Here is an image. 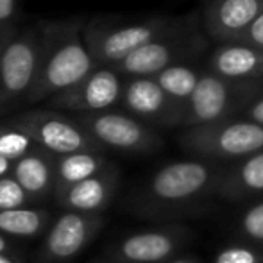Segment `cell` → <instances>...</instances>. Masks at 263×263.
I'll use <instances>...</instances> for the list:
<instances>
[{
  "label": "cell",
  "instance_id": "cell-1",
  "mask_svg": "<svg viewBox=\"0 0 263 263\" xmlns=\"http://www.w3.org/2000/svg\"><path fill=\"white\" fill-rule=\"evenodd\" d=\"M86 22V16L76 14L40 20L36 24L40 34L38 77L29 97V106L50 101L97 68L84 40Z\"/></svg>",
  "mask_w": 263,
  "mask_h": 263
},
{
  "label": "cell",
  "instance_id": "cell-2",
  "mask_svg": "<svg viewBox=\"0 0 263 263\" xmlns=\"http://www.w3.org/2000/svg\"><path fill=\"white\" fill-rule=\"evenodd\" d=\"M197 14L149 16L124 20L120 16H91L84 27V40L97 66H115L143 45L184 27Z\"/></svg>",
  "mask_w": 263,
  "mask_h": 263
},
{
  "label": "cell",
  "instance_id": "cell-3",
  "mask_svg": "<svg viewBox=\"0 0 263 263\" xmlns=\"http://www.w3.org/2000/svg\"><path fill=\"white\" fill-rule=\"evenodd\" d=\"M40 34L36 25L22 27L0 55V117L29 106L38 77Z\"/></svg>",
  "mask_w": 263,
  "mask_h": 263
},
{
  "label": "cell",
  "instance_id": "cell-4",
  "mask_svg": "<svg viewBox=\"0 0 263 263\" xmlns=\"http://www.w3.org/2000/svg\"><path fill=\"white\" fill-rule=\"evenodd\" d=\"M263 91V81H233L213 72H202L194 95L184 107L188 127L229 120V115L249 106Z\"/></svg>",
  "mask_w": 263,
  "mask_h": 263
},
{
  "label": "cell",
  "instance_id": "cell-5",
  "mask_svg": "<svg viewBox=\"0 0 263 263\" xmlns=\"http://www.w3.org/2000/svg\"><path fill=\"white\" fill-rule=\"evenodd\" d=\"M206 45L208 36H204V31L199 29V20L195 18L184 27L143 45L113 68L125 79L154 77L168 66L183 65L192 58H197L201 52H204Z\"/></svg>",
  "mask_w": 263,
  "mask_h": 263
},
{
  "label": "cell",
  "instance_id": "cell-6",
  "mask_svg": "<svg viewBox=\"0 0 263 263\" xmlns=\"http://www.w3.org/2000/svg\"><path fill=\"white\" fill-rule=\"evenodd\" d=\"M11 120L20 125L38 147L65 156L72 153H104L101 145L88 135L73 115L50 107H32L11 115Z\"/></svg>",
  "mask_w": 263,
  "mask_h": 263
},
{
  "label": "cell",
  "instance_id": "cell-7",
  "mask_svg": "<svg viewBox=\"0 0 263 263\" xmlns=\"http://www.w3.org/2000/svg\"><path fill=\"white\" fill-rule=\"evenodd\" d=\"M188 151L208 156L242 158L263 151V125L251 120H222L195 125L181 136Z\"/></svg>",
  "mask_w": 263,
  "mask_h": 263
},
{
  "label": "cell",
  "instance_id": "cell-8",
  "mask_svg": "<svg viewBox=\"0 0 263 263\" xmlns=\"http://www.w3.org/2000/svg\"><path fill=\"white\" fill-rule=\"evenodd\" d=\"M73 117L102 149L122 153H151L161 143L154 129L125 111L107 109Z\"/></svg>",
  "mask_w": 263,
  "mask_h": 263
},
{
  "label": "cell",
  "instance_id": "cell-9",
  "mask_svg": "<svg viewBox=\"0 0 263 263\" xmlns=\"http://www.w3.org/2000/svg\"><path fill=\"white\" fill-rule=\"evenodd\" d=\"M124 83L125 77H122L113 66H97L76 86L47 101L45 107L68 115L113 109L117 104H120Z\"/></svg>",
  "mask_w": 263,
  "mask_h": 263
},
{
  "label": "cell",
  "instance_id": "cell-10",
  "mask_svg": "<svg viewBox=\"0 0 263 263\" xmlns=\"http://www.w3.org/2000/svg\"><path fill=\"white\" fill-rule=\"evenodd\" d=\"M102 215L66 211L50 224L40 251V263H72L99 235Z\"/></svg>",
  "mask_w": 263,
  "mask_h": 263
},
{
  "label": "cell",
  "instance_id": "cell-11",
  "mask_svg": "<svg viewBox=\"0 0 263 263\" xmlns=\"http://www.w3.org/2000/svg\"><path fill=\"white\" fill-rule=\"evenodd\" d=\"M120 104L125 113L133 115L143 124H184V107L168 97L154 77H127Z\"/></svg>",
  "mask_w": 263,
  "mask_h": 263
},
{
  "label": "cell",
  "instance_id": "cell-12",
  "mask_svg": "<svg viewBox=\"0 0 263 263\" xmlns=\"http://www.w3.org/2000/svg\"><path fill=\"white\" fill-rule=\"evenodd\" d=\"M263 13V0H210L202 13V29L218 45L235 43Z\"/></svg>",
  "mask_w": 263,
  "mask_h": 263
},
{
  "label": "cell",
  "instance_id": "cell-13",
  "mask_svg": "<svg viewBox=\"0 0 263 263\" xmlns=\"http://www.w3.org/2000/svg\"><path fill=\"white\" fill-rule=\"evenodd\" d=\"M210 181L208 165L201 161H177L159 168L151 179L149 194L156 201L177 202L195 195Z\"/></svg>",
  "mask_w": 263,
  "mask_h": 263
},
{
  "label": "cell",
  "instance_id": "cell-14",
  "mask_svg": "<svg viewBox=\"0 0 263 263\" xmlns=\"http://www.w3.org/2000/svg\"><path fill=\"white\" fill-rule=\"evenodd\" d=\"M118 172L115 166L107 165L101 174L76 183L72 186L55 188L54 197L61 208L77 213L99 215L107 208L117 190Z\"/></svg>",
  "mask_w": 263,
  "mask_h": 263
},
{
  "label": "cell",
  "instance_id": "cell-15",
  "mask_svg": "<svg viewBox=\"0 0 263 263\" xmlns=\"http://www.w3.org/2000/svg\"><path fill=\"white\" fill-rule=\"evenodd\" d=\"M11 177H14L38 204L55 192V156L42 147H36L13 163Z\"/></svg>",
  "mask_w": 263,
  "mask_h": 263
},
{
  "label": "cell",
  "instance_id": "cell-16",
  "mask_svg": "<svg viewBox=\"0 0 263 263\" xmlns=\"http://www.w3.org/2000/svg\"><path fill=\"white\" fill-rule=\"evenodd\" d=\"M210 72L233 81H263V50L242 43L218 45L210 55Z\"/></svg>",
  "mask_w": 263,
  "mask_h": 263
},
{
  "label": "cell",
  "instance_id": "cell-17",
  "mask_svg": "<svg viewBox=\"0 0 263 263\" xmlns=\"http://www.w3.org/2000/svg\"><path fill=\"white\" fill-rule=\"evenodd\" d=\"M174 238L161 231H143L125 236L115 249V256L127 263H156L174 251Z\"/></svg>",
  "mask_w": 263,
  "mask_h": 263
},
{
  "label": "cell",
  "instance_id": "cell-18",
  "mask_svg": "<svg viewBox=\"0 0 263 263\" xmlns=\"http://www.w3.org/2000/svg\"><path fill=\"white\" fill-rule=\"evenodd\" d=\"M107 163L102 153H72L55 156V188L72 186L101 174Z\"/></svg>",
  "mask_w": 263,
  "mask_h": 263
},
{
  "label": "cell",
  "instance_id": "cell-19",
  "mask_svg": "<svg viewBox=\"0 0 263 263\" xmlns=\"http://www.w3.org/2000/svg\"><path fill=\"white\" fill-rule=\"evenodd\" d=\"M50 228V213L42 208H16L0 211V233L16 238H38Z\"/></svg>",
  "mask_w": 263,
  "mask_h": 263
},
{
  "label": "cell",
  "instance_id": "cell-20",
  "mask_svg": "<svg viewBox=\"0 0 263 263\" xmlns=\"http://www.w3.org/2000/svg\"><path fill=\"white\" fill-rule=\"evenodd\" d=\"M201 76L202 72H199L197 68L186 65V63H183V65L168 66L163 72H159L158 76H154V79L166 91L168 97H172L177 104L186 107L188 101H190L195 88H197Z\"/></svg>",
  "mask_w": 263,
  "mask_h": 263
},
{
  "label": "cell",
  "instance_id": "cell-21",
  "mask_svg": "<svg viewBox=\"0 0 263 263\" xmlns=\"http://www.w3.org/2000/svg\"><path fill=\"white\" fill-rule=\"evenodd\" d=\"M36 143L20 125H16L9 117L0 122V154L9 161H18L36 149Z\"/></svg>",
  "mask_w": 263,
  "mask_h": 263
},
{
  "label": "cell",
  "instance_id": "cell-22",
  "mask_svg": "<svg viewBox=\"0 0 263 263\" xmlns=\"http://www.w3.org/2000/svg\"><path fill=\"white\" fill-rule=\"evenodd\" d=\"M34 204L36 202L31 199V195L16 183L14 177H0V211L31 208Z\"/></svg>",
  "mask_w": 263,
  "mask_h": 263
},
{
  "label": "cell",
  "instance_id": "cell-23",
  "mask_svg": "<svg viewBox=\"0 0 263 263\" xmlns=\"http://www.w3.org/2000/svg\"><path fill=\"white\" fill-rule=\"evenodd\" d=\"M236 179L246 190L263 192V151L249 156L240 165Z\"/></svg>",
  "mask_w": 263,
  "mask_h": 263
},
{
  "label": "cell",
  "instance_id": "cell-24",
  "mask_svg": "<svg viewBox=\"0 0 263 263\" xmlns=\"http://www.w3.org/2000/svg\"><path fill=\"white\" fill-rule=\"evenodd\" d=\"M242 229L247 236L263 240V202L247 210L242 217Z\"/></svg>",
  "mask_w": 263,
  "mask_h": 263
},
{
  "label": "cell",
  "instance_id": "cell-25",
  "mask_svg": "<svg viewBox=\"0 0 263 263\" xmlns=\"http://www.w3.org/2000/svg\"><path fill=\"white\" fill-rule=\"evenodd\" d=\"M215 263H258V254L246 247H229L218 253Z\"/></svg>",
  "mask_w": 263,
  "mask_h": 263
},
{
  "label": "cell",
  "instance_id": "cell-26",
  "mask_svg": "<svg viewBox=\"0 0 263 263\" xmlns=\"http://www.w3.org/2000/svg\"><path fill=\"white\" fill-rule=\"evenodd\" d=\"M20 0H0V27H22Z\"/></svg>",
  "mask_w": 263,
  "mask_h": 263
},
{
  "label": "cell",
  "instance_id": "cell-27",
  "mask_svg": "<svg viewBox=\"0 0 263 263\" xmlns=\"http://www.w3.org/2000/svg\"><path fill=\"white\" fill-rule=\"evenodd\" d=\"M235 43H242V45H249L263 50V13L258 14L256 20L240 34V38Z\"/></svg>",
  "mask_w": 263,
  "mask_h": 263
},
{
  "label": "cell",
  "instance_id": "cell-28",
  "mask_svg": "<svg viewBox=\"0 0 263 263\" xmlns=\"http://www.w3.org/2000/svg\"><path fill=\"white\" fill-rule=\"evenodd\" d=\"M246 115H247V120L254 122V124H258V125H263V95L254 99V101L246 107Z\"/></svg>",
  "mask_w": 263,
  "mask_h": 263
},
{
  "label": "cell",
  "instance_id": "cell-29",
  "mask_svg": "<svg viewBox=\"0 0 263 263\" xmlns=\"http://www.w3.org/2000/svg\"><path fill=\"white\" fill-rule=\"evenodd\" d=\"M22 27H0V55L6 50V47L13 42V38L18 34Z\"/></svg>",
  "mask_w": 263,
  "mask_h": 263
},
{
  "label": "cell",
  "instance_id": "cell-30",
  "mask_svg": "<svg viewBox=\"0 0 263 263\" xmlns=\"http://www.w3.org/2000/svg\"><path fill=\"white\" fill-rule=\"evenodd\" d=\"M0 254H13V256H18V251L14 247V243L7 238L4 233H0Z\"/></svg>",
  "mask_w": 263,
  "mask_h": 263
},
{
  "label": "cell",
  "instance_id": "cell-31",
  "mask_svg": "<svg viewBox=\"0 0 263 263\" xmlns=\"http://www.w3.org/2000/svg\"><path fill=\"white\" fill-rule=\"evenodd\" d=\"M11 172H13V161H9V159L0 154V177L11 176Z\"/></svg>",
  "mask_w": 263,
  "mask_h": 263
},
{
  "label": "cell",
  "instance_id": "cell-32",
  "mask_svg": "<svg viewBox=\"0 0 263 263\" xmlns=\"http://www.w3.org/2000/svg\"><path fill=\"white\" fill-rule=\"evenodd\" d=\"M0 263H25L22 261L18 256H13V254H0Z\"/></svg>",
  "mask_w": 263,
  "mask_h": 263
},
{
  "label": "cell",
  "instance_id": "cell-33",
  "mask_svg": "<svg viewBox=\"0 0 263 263\" xmlns=\"http://www.w3.org/2000/svg\"><path fill=\"white\" fill-rule=\"evenodd\" d=\"M172 263H192V261H188V260H177V261H172Z\"/></svg>",
  "mask_w": 263,
  "mask_h": 263
}]
</instances>
